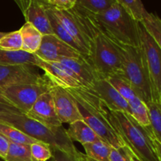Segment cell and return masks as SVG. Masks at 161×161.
Here are the masks:
<instances>
[{"label":"cell","instance_id":"11","mask_svg":"<svg viewBox=\"0 0 161 161\" xmlns=\"http://www.w3.org/2000/svg\"><path fill=\"white\" fill-rule=\"evenodd\" d=\"M35 54L48 61H59L64 58H80L84 56L54 34L43 35L40 47Z\"/></svg>","mask_w":161,"mask_h":161},{"label":"cell","instance_id":"35","mask_svg":"<svg viewBox=\"0 0 161 161\" xmlns=\"http://www.w3.org/2000/svg\"><path fill=\"white\" fill-rule=\"evenodd\" d=\"M153 142L156 153H157V155L158 157L159 160L161 161V144L153 136Z\"/></svg>","mask_w":161,"mask_h":161},{"label":"cell","instance_id":"14","mask_svg":"<svg viewBox=\"0 0 161 161\" xmlns=\"http://www.w3.org/2000/svg\"><path fill=\"white\" fill-rule=\"evenodd\" d=\"M25 115L50 128H57L62 126V123L57 114L50 91L41 95Z\"/></svg>","mask_w":161,"mask_h":161},{"label":"cell","instance_id":"17","mask_svg":"<svg viewBox=\"0 0 161 161\" xmlns=\"http://www.w3.org/2000/svg\"><path fill=\"white\" fill-rule=\"evenodd\" d=\"M66 133L71 141L80 142L82 146L101 139L93 129L83 120H77L69 124Z\"/></svg>","mask_w":161,"mask_h":161},{"label":"cell","instance_id":"30","mask_svg":"<svg viewBox=\"0 0 161 161\" xmlns=\"http://www.w3.org/2000/svg\"><path fill=\"white\" fill-rule=\"evenodd\" d=\"M109 160L110 161H134L132 157V152L126 146L119 149L112 147Z\"/></svg>","mask_w":161,"mask_h":161},{"label":"cell","instance_id":"4","mask_svg":"<svg viewBox=\"0 0 161 161\" xmlns=\"http://www.w3.org/2000/svg\"><path fill=\"white\" fill-rule=\"evenodd\" d=\"M94 16L113 42L123 46L140 47L139 21L135 20L119 3Z\"/></svg>","mask_w":161,"mask_h":161},{"label":"cell","instance_id":"28","mask_svg":"<svg viewBox=\"0 0 161 161\" xmlns=\"http://www.w3.org/2000/svg\"><path fill=\"white\" fill-rule=\"evenodd\" d=\"M116 0H77L76 4L92 14H97L106 10L116 3Z\"/></svg>","mask_w":161,"mask_h":161},{"label":"cell","instance_id":"34","mask_svg":"<svg viewBox=\"0 0 161 161\" xmlns=\"http://www.w3.org/2000/svg\"><path fill=\"white\" fill-rule=\"evenodd\" d=\"M75 158L60 151H53L51 161H75Z\"/></svg>","mask_w":161,"mask_h":161},{"label":"cell","instance_id":"29","mask_svg":"<svg viewBox=\"0 0 161 161\" xmlns=\"http://www.w3.org/2000/svg\"><path fill=\"white\" fill-rule=\"evenodd\" d=\"M31 161H47L52 158L53 151L49 145L43 142H36L30 146Z\"/></svg>","mask_w":161,"mask_h":161},{"label":"cell","instance_id":"27","mask_svg":"<svg viewBox=\"0 0 161 161\" xmlns=\"http://www.w3.org/2000/svg\"><path fill=\"white\" fill-rule=\"evenodd\" d=\"M22 38L19 30L6 33L0 39V49L9 51L22 50Z\"/></svg>","mask_w":161,"mask_h":161},{"label":"cell","instance_id":"10","mask_svg":"<svg viewBox=\"0 0 161 161\" xmlns=\"http://www.w3.org/2000/svg\"><path fill=\"white\" fill-rule=\"evenodd\" d=\"M21 11L25 21L34 25L42 35L53 34L46 8L47 0H14Z\"/></svg>","mask_w":161,"mask_h":161},{"label":"cell","instance_id":"38","mask_svg":"<svg viewBox=\"0 0 161 161\" xmlns=\"http://www.w3.org/2000/svg\"><path fill=\"white\" fill-rule=\"evenodd\" d=\"M132 157H133V160H134V161H141V160H139V159L137 158L136 156H135V154L133 153H132Z\"/></svg>","mask_w":161,"mask_h":161},{"label":"cell","instance_id":"5","mask_svg":"<svg viewBox=\"0 0 161 161\" xmlns=\"http://www.w3.org/2000/svg\"><path fill=\"white\" fill-rule=\"evenodd\" d=\"M123 57L121 76L146 104L159 98L156 94L141 47L119 45Z\"/></svg>","mask_w":161,"mask_h":161},{"label":"cell","instance_id":"6","mask_svg":"<svg viewBox=\"0 0 161 161\" xmlns=\"http://www.w3.org/2000/svg\"><path fill=\"white\" fill-rule=\"evenodd\" d=\"M53 86L50 81L45 83L15 85L3 89L5 95L13 106L22 114H26L41 95L48 92Z\"/></svg>","mask_w":161,"mask_h":161},{"label":"cell","instance_id":"24","mask_svg":"<svg viewBox=\"0 0 161 161\" xmlns=\"http://www.w3.org/2000/svg\"><path fill=\"white\" fill-rule=\"evenodd\" d=\"M31 145L9 142V149L4 161H31Z\"/></svg>","mask_w":161,"mask_h":161},{"label":"cell","instance_id":"36","mask_svg":"<svg viewBox=\"0 0 161 161\" xmlns=\"http://www.w3.org/2000/svg\"><path fill=\"white\" fill-rule=\"evenodd\" d=\"M0 103L4 104V105H11V106H13L12 104L10 103V102H9V101L7 99V97H6V95H5L4 91H3L2 88H0Z\"/></svg>","mask_w":161,"mask_h":161},{"label":"cell","instance_id":"39","mask_svg":"<svg viewBox=\"0 0 161 161\" xmlns=\"http://www.w3.org/2000/svg\"><path fill=\"white\" fill-rule=\"evenodd\" d=\"M5 35H6V32H2V31H0V39H1L3 36H4Z\"/></svg>","mask_w":161,"mask_h":161},{"label":"cell","instance_id":"7","mask_svg":"<svg viewBox=\"0 0 161 161\" xmlns=\"http://www.w3.org/2000/svg\"><path fill=\"white\" fill-rule=\"evenodd\" d=\"M140 47L144 54L149 76L156 94L161 95V48L139 22Z\"/></svg>","mask_w":161,"mask_h":161},{"label":"cell","instance_id":"37","mask_svg":"<svg viewBox=\"0 0 161 161\" xmlns=\"http://www.w3.org/2000/svg\"><path fill=\"white\" fill-rule=\"evenodd\" d=\"M75 161H86V157L85 154L82 153L81 152L79 153L78 155L75 158Z\"/></svg>","mask_w":161,"mask_h":161},{"label":"cell","instance_id":"31","mask_svg":"<svg viewBox=\"0 0 161 161\" xmlns=\"http://www.w3.org/2000/svg\"><path fill=\"white\" fill-rule=\"evenodd\" d=\"M76 1L77 0H53L52 5L58 9L68 10L75 6Z\"/></svg>","mask_w":161,"mask_h":161},{"label":"cell","instance_id":"21","mask_svg":"<svg viewBox=\"0 0 161 161\" xmlns=\"http://www.w3.org/2000/svg\"><path fill=\"white\" fill-rule=\"evenodd\" d=\"M149 110L150 129L153 136L161 144V101L153 100L146 104Z\"/></svg>","mask_w":161,"mask_h":161},{"label":"cell","instance_id":"13","mask_svg":"<svg viewBox=\"0 0 161 161\" xmlns=\"http://www.w3.org/2000/svg\"><path fill=\"white\" fill-rule=\"evenodd\" d=\"M50 93L57 114L62 124H70L77 120H83L76 102L67 89L53 85Z\"/></svg>","mask_w":161,"mask_h":161},{"label":"cell","instance_id":"18","mask_svg":"<svg viewBox=\"0 0 161 161\" xmlns=\"http://www.w3.org/2000/svg\"><path fill=\"white\" fill-rule=\"evenodd\" d=\"M19 31L22 38V50L35 54L40 47L43 35L34 25L27 22Z\"/></svg>","mask_w":161,"mask_h":161},{"label":"cell","instance_id":"42","mask_svg":"<svg viewBox=\"0 0 161 161\" xmlns=\"http://www.w3.org/2000/svg\"><path fill=\"white\" fill-rule=\"evenodd\" d=\"M160 101H161V95H160Z\"/></svg>","mask_w":161,"mask_h":161},{"label":"cell","instance_id":"19","mask_svg":"<svg viewBox=\"0 0 161 161\" xmlns=\"http://www.w3.org/2000/svg\"><path fill=\"white\" fill-rule=\"evenodd\" d=\"M20 64H28L35 66L36 56L24 50L9 51L0 49V65Z\"/></svg>","mask_w":161,"mask_h":161},{"label":"cell","instance_id":"23","mask_svg":"<svg viewBox=\"0 0 161 161\" xmlns=\"http://www.w3.org/2000/svg\"><path fill=\"white\" fill-rule=\"evenodd\" d=\"M52 3H50V4L47 6L46 10H47V15H48L49 20H50V25H51V28H52V30H53V34H54L55 36H58V38H60L61 40L65 42L66 43H68L69 45H70L71 47H72L73 48H75V50H78L80 53H81V52H80V48H79L78 46L76 45V43L74 42L73 39L71 38V36H69V33L65 31V29L63 28V26L61 25L59 20L57 19V17H55L54 14H53L51 9H50V5Z\"/></svg>","mask_w":161,"mask_h":161},{"label":"cell","instance_id":"22","mask_svg":"<svg viewBox=\"0 0 161 161\" xmlns=\"http://www.w3.org/2000/svg\"><path fill=\"white\" fill-rule=\"evenodd\" d=\"M0 134L3 135L9 142L16 143V144L31 145L33 143L39 142L19 129L3 123H0Z\"/></svg>","mask_w":161,"mask_h":161},{"label":"cell","instance_id":"12","mask_svg":"<svg viewBox=\"0 0 161 161\" xmlns=\"http://www.w3.org/2000/svg\"><path fill=\"white\" fill-rule=\"evenodd\" d=\"M36 64L45 73L44 76L53 85L64 89H75L83 87L73 73L59 61H44L36 54Z\"/></svg>","mask_w":161,"mask_h":161},{"label":"cell","instance_id":"16","mask_svg":"<svg viewBox=\"0 0 161 161\" xmlns=\"http://www.w3.org/2000/svg\"><path fill=\"white\" fill-rule=\"evenodd\" d=\"M75 75L83 88L90 89L101 76L91 63L89 57L80 58H64L59 61Z\"/></svg>","mask_w":161,"mask_h":161},{"label":"cell","instance_id":"41","mask_svg":"<svg viewBox=\"0 0 161 161\" xmlns=\"http://www.w3.org/2000/svg\"><path fill=\"white\" fill-rule=\"evenodd\" d=\"M47 1H49V2H51V3H52V2H53V0H47Z\"/></svg>","mask_w":161,"mask_h":161},{"label":"cell","instance_id":"43","mask_svg":"<svg viewBox=\"0 0 161 161\" xmlns=\"http://www.w3.org/2000/svg\"><path fill=\"white\" fill-rule=\"evenodd\" d=\"M3 161H4V160H3Z\"/></svg>","mask_w":161,"mask_h":161},{"label":"cell","instance_id":"3","mask_svg":"<svg viewBox=\"0 0 161 161\" xmlns=\"http://www.w3.org/2000/svg\"><path fill=\"white\" fill-rule=\"evenodd\" d=\"M0 123L19 129L36 141L49 145L52 151H60L70 157H76L79 151L70 140L63 126L50 128L25 114H7L2 116Z\"/></svg>","mask_w":161,"mask_h":161},{"label":"cell","instance_id":"20","mask_svg":"<svg viewBox=\"0 0 161 161\" xmlns=\"http://www.w3.org/2000/svg\"><path fill=\"white\" fill-rule=\"evenodd\" d=\"M85 155L95 161H110L109 155L112 146L102 139L83 145Z\"/></svg>","mask_w":161,"mask_h":161},{"label":"cell","instance_id":"26","mask_svg":"<svg viewBox=\"0 0 161 161\" xmlns=\"http://www.w3.org/2000/svg\"><path fill=\"white\" fill-rule=\"evenodd\" d=\"M116 2L137 21H142L148 14L142 0H116Z\"/></svg>","mask_w":161,"mask_h":161},{"label":"cell","instance_id":"32","mask_svg":"<svg viewBox=\"0 0 161 161\" xmlns=\"http://www.w3.org/2000/svg\"><path fill=\"white\" fill-rule=\"evenodd\" d=\"M22 114L17 108L14 106H11V105H4V104L0 103V119H1L2 116L4 115L7 114Z\"/></svg>","mask_w":161,"mask_h":161},{"label":"cell","instance_id":"1","mask_svg":"<svg viewBox=\"0 0 161 161\" xmlns=\"http://www.w3.org/2000/svg\"><path fill=\"white\" fill-rule=\"evenodd\" d=\"M105 109L112 127L137 158L141 161H160L153 142L150 129L140 125L127 113L113 111L106 105Z\"/></svg>","mask_w":161,"mask_h":161},{"label":"cell","instance_id":"9","mask_svg":"<svg viewBox=\"0 0 161 161\" xmlns=\"http://www.w3.org/2000/svg\"><path fill=\"white\" fill-rule=\"evenodd\" d=\"M50 9L63 28L65 29V31L69 33L71 38L78 46L82 54L90 57L91 42L83 25L75 17L72 9L68 10L60 9L54 7L52 4L50 5Z\"/></svg>","mask_w":161,"mask_h":161},{"label":"cell","instance_id":"2","mask_svg":"<svg viewBox=\"0 0 161 161\" xmlns=\"http://www.w3.org/2000/svg\"><path fill=\"white\" fill-rule=\"evenodd\" d=\"M67 90L75 98L83 120L93 129L102 141L115 149L126 146L110 124L105 104L97 96L86 88Z\"/></svg>","mask_w":161,"mask_h":161},{"label":"cell","instance_id":"15","mask_svg":"<svg viewBox=\"0 0 161 161\" xmlns=\"http://www.w3.org/2000/svg\"><path fill=\"white\" fill-rule=\"evenodd\" d=\"M87 90L97 96L111 110L123 112L130 115V108L127 101L107 79L97 80L93 86Z\"/></svg>","mask_w":161,"mask_h":161},{"label":"cell","instance_id":"25","mask_svg":"<svg viewBox=\"0 0 161 161\" xmlns=\"http://www.w3.org/2000/svg\"><path fill=\"white\" fill-rule=\"evenodd\" d=\"M141 22L161 48V19L157 14L149 13Z\"/></svg>","mask_w":161,"mask_h":161},{"label":"cell","instance_id":"8","mask_svg":"<svg viewBox=\"0 0 161 161\" xmlns=\"http://www.w3.org/2000/svg\"><path fill=\"white\" fill-rule=\"evenodd\" d=\"M36 66L28 64L0 65V88L15 85L45 83L49 80L42 76Z\"/></svg>","mask_w":161,"mask_h":161},{"label":"cell","instance_id":"33","mask_svg":"<svg viewBox=\"0 0 161 161\" xmlns=\"http://www.w3.org/2000/svg\"><path fill=\"white\" fill-rule=\"evenodd\" d=\"M9 142L0 134V157L4 160L9 149Z\"/></svg>","mask_w":161,"mask_h":161},{"label":"cell","instance_id":"40","mask_svg":"<svg viewBox=\"0 0 161 161\" xmlns=\"http://www.w3.org/2000/svg\"><path fill=\"white\" fill-rule=\"evenodd\" d=\"M86 161H95V160H91V159L88 158V157H86Z\"/></svg>","mask_w":161,"mask_h":161}]
</instances>
